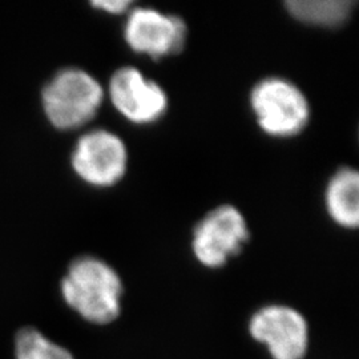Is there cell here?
<instances>
[{"label": "cell", "instance_id": "cell-10", "mask_svg": "<svg viewBox=\"0 0 359 359\" xmlns=\"http://www.w3.org/2000/svg\"><path fill=\"white\" fill-rule=\"evenodd\" d=\"M287 13L310 26L338 27L345 23L355 7L353 0H289Z\"/></svg>", "mask_w": 359, "mask_h": 359}, {"label": "cell", "instance_id": "cell-5", "mask_svg": "<svg viewBox=\"0 0 359 359\" xmlns=\"http://www.w3.org/2000/svg\"><path fill=\"white\" fill-rule=\"evenodd\" d=\"M71 164L77 176L92 187H112L127 172V147L114 132L93 129L77 140Z\"/></svg>", "mask_w": 359, "mask_h": 359}, {"label": "cell", "instance_id": "cell-12", "mask_svg": "<svg viewBox=\"0 0 359 359\" xmlns=\"http://www.w3.org/2000/svg\"><path fill=\"white\" fill-rule=\"evenodd\" d=\"M92 7L104 11V13H114V15H118V13H129L133 6V1L129 0H96L90 3Z\"/></svg>", "mask_w": 359, "mask_h": 359}, {"label": "cell", "instance_id": "cell-2", "mask_svg": "<svg viewBox=\"0 0 359 359\" xmlns=\"http://www.w3.org/2000/svg\"><path fill=\"white\" fill-rule=\"evenodd\" d=\"M102 84L80 68H65L41 90L43 111L53 127L75 129L87 124L103 103Z\"/></svg>", "mask_w": 359, "mask_h": 359}, {"label": "cell", "instance_id": "cell-11", "mask_svg": "<svg viewBox=\"0 0 359 359\" xmlns=\"http://www.w3.org/2000/svg\"><path fill=\"white\" fill-rule=\"evenodd\" d=\"M16 359H75L60 345L52 342L34 327L19 330L15 338Z\"/></svg>", "mask_w": 359, "mask_h": 359}, {"label": "cell", "instance_id": "cell-6", "mask_svg": "<svg viewBox=\"0 0 359 359\" xmlns=\"http://www.w3.org/2000/svg\"><path fill=\"white\" fill-rule=\"evenodd\" d=\"M248 330L256 342L266 346L271 359H304L308 354V321L290 306L268 305L257 310Z\"/></svg>", "mask_w": 359, "mask_h": 359}, {"label": "cell", "instance_id": "cell-9", "mask_svg": "<svg viewBox=\"0 0 359 359\" xmlns=\"http://www.w3.org/2000/svg\"><path fill=\"white\" fill-rule=\"evenodd\" d=\"M326 209L335 224L355 229L359 224V175L355 169L335 172L326 188Z\"/></svg>", "mask_w": 359, "mask_h": 359}, {"label": "cell", "instance_id": "cell-1", "mask_svg": "<svg viewBox=\"0 0 359 359\" xmlns=\"http://www.w3.org/2000/svg\"><path fill=\"white\" fill-rule=\"evenodd\" d=\"M123 292L117 271L96 257L76 258L62 280L65 304L83 320L100 326L118 318Z\"/></svg>", "mask_w": 359, "mask_h": 359}, {"label": "cell", "instance_id": "cell-4", "mask_svg": "<svg viewBox=\"0 0 359 359\" xmlns=\"http://www.w3.org/2000/svg\"><path fill=\"white\" fill-rule=\"evenodd\" d=\"M249 238L243 213L233 205H219L210 210L193 231L192 250L206 268H222L237 256Z\"/></svg>", "mask_w": 359, "mask_h": 359}, {"label": "cell", "instance_id": "cell-8", "mask_svg": "<svg viewBox=\"0 0 359 359\" xmlns=\"http://www.w3.org/2000/svg\"><path fill=\"white\" fill-rule=\"evenodd\" d=\"M108 93L116 109L139 126L152 124L167 112L165 90L133 67L116 71L109 80Z\"/></svg>", "mask_w": 359, "mask_h": 359}, {"label": "cell", "instance_id": "cell-7", "mask_svg": "<svg viewBox=\"0 0 359 359\" xmlns=\"http://www.w3.org/2000/svg\"><path fill=\"white\" fill-rule=\"evenodd\" d=\"M187 32V26L179 16L148 7H135L128 13L124 39L130 50L157 60L181 52Z\"/></svg>", "mask_w": 359, "mask_h": 359}, {"label": "cell", "instance_id": "cell-3", "mask_svg": "<svg viewBox=\"0 0 359 359\" xmlns=\"http://www.w3.org/2000/svg\"><path fill=\"white\" fill-rule=\"evenodd\" d=\"M250 107L259 128L273 137H293L308 126V99L283 77H266L250 93Z\"/></svg>", "mask_w": 359, "mask_h": 359}]
</instances>
